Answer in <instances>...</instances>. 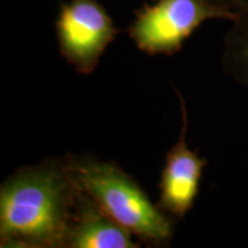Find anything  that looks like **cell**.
Returning a JSON list of instances; mask_svg holds the SVG:
<instances>
[{
    "mask_svg": "<svg viewBox=\"0 0 248 248\" xmlns=\"http://www.w3.org/2000/svg\"><path fill=\"white\" fill-rule=\"evenodd\" d=\"M80 193L66 155L17 168L0 185V247L64 248Z\"/></svg>",
    "mask_w": 248,
    "mask_h": 248,
    "instance_id": "1",
    "label": "cell"
},
{
    "mask_svg": "<svg viewBox=\"0 0 248 248\" xmlns=\"http://www.w3.org/2000/svg\"><path fill=\"white\" fill-rule=\"evenodd\" d=\"M77 184L95 203L142 243L168 244L172 218L152 202L136 179L114 161L92 153L66 154Z\"/></svg>",
    "mask_w": 248,
    "mask_h": 248,
    "instance_id": "2",
    "label": "cell"
},
{
    "mask_svg": "<svg viewBox=\"0 0 248 248\" xmlns=\"http://www.w3.org/2000/svg\"><path fill=\"white\" fill-rule=\"evenodd\" d=\"M238 12L207 0H154L135 12L126 32L140 52L151 57L178 53L201 24L208 20L233 21Z\"/></svg>",
    "mask_w": 248,
    "mask_h": 248,
    "instance_id": "3",
    "label": "cell"
},
{
    "mask_svg": "<svg viewBox=\"0 0 248 248\" xmlns=\"http://www.w3.org/2000/svg\"><path fill=\"white\" fill-rule=\"evenodd\" d=\"M121 32L98 0L61 2L57 21L59 53L80 75L97 69L106 48Z\"/></svg>",
    "mask_w": 248,
    "mask_h": 248,
    "instance_id": "4",
    "label": "cell"
},
{
    "mask_svg": "<svg viewBox=\"0 0 248 248\" xmlns=\"http://www.w3.org/2000/svg\"><path fill=\"white\" fill-rule=\"evenodd\" d=\"M175 91L181 105L182 129L178 140L166 155L156 203L171 218L183 219L193 208L195 199L199 195L202 172L208 161L206 157H201L195 151H192L187 145V109L182 93L178 90Z\"/></svg>",
    "mask_w": 248,
    "mask_h": 248,
    "instance_id": "5",
    "label": "cell"
},
{
    "mask_svg": "<svg viewBox=\"0 0 248 248\" xmlns=\"http://www.w3.org/2000/svg\"><path fill=\"white\" fill-rule=\"evenodd\" d=\"M132 235L82 190L64 248H137Z\"/></svg>",
    "mask_w": 248,
    "mask_h": 248,
    "instance_id": "6",
    "label": "cell"
},
{
    "mask_svg": "<svg viewBox=\"0 0 248 248\" xmlns=\"http://www.w3.org/2000/svg\"><path fill=\"white\" fill-rule=\"evenodd\" d=\"M222 67L235 83L248 88V8L238 11L237 17L226 33Z\"/></svg>",
    "mask_w": 248,
    "mask_h": 248,
    "instance_id": "7",
    "label": "cell"
},
{
    "mask_svg": "<svg viewBox=\"0 0 248 248\" xmlns=\"http://www.w3.org/2000/svg\"><path fill=\"white\" fill-rule=\"evenodd\" d=\"M212 4L219 6V7L231 9V11L238 12L241 9V0H207Z\"/></svg>",
    "mask_w": 248,
    "mask_h": 248,
    "instance_id": "8",
    "label": "cell"
},
{
    "mask_svg": "<svg viewBox=\"0 0 248 248\" xmlns=\"http://www.w3.org/2000/svg\"><path fill=\"white\" fill-rule=\"evenodd\" d=\"M248 8V0H241V9Z\"/></svg>",
    "mask_w": 248,
    "mask_h": 248,
    "instance_id": "9",
    "label": "cell"
}]
</instances>
